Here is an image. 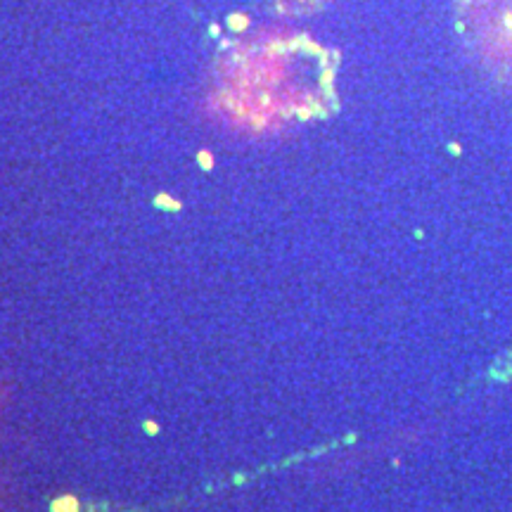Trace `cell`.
<instances>
[{
	"label": "cell",
	"mask_w": 512,
	"mask_h": 512,
	"mask_svg": "<svg viewBox=\"0 0 512 512\" xmlns=\"http://www.w3.org/2000/svg\"><path fill=\"white\" fill-rule=\"evenodd\" d=\"M55 512H76V501L74 498H62L55 503Z\"/></svg>",
	"instance_id": "1"
}]
</instances>
